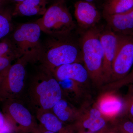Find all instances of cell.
<instances>
[{"label": "cell", "mask_w": 133, "mask_h": 133, "mask_svg": "<svg viewBox=\"0 0 133 133\" xmlns=\"http://www.w3.org/2000/svg\"><path fill=\"white\" fill-rule=\"evenodd\" d=\"M70 34L50 35L42 44L38 62L51 71L63 65L83 62L80 44L70 37Z\"/></svg>", "instance_id": "1"}, {"label": "cell", "mask_w": 133, "mask_h": 133, "mask_svg": "<svg viewBox=\"0 0 133 133\" xmlns=\"http://www.w3.org/2000/svg\"><path fill=\"white\" fill-rule=\"evenodd\" d=\"M31 104L36 110H51L63 97L62 89L52 72L41 66L33 77L29 88Z\"/></svg>", "instance_id": "2"}, {"label": "cell", "mask_w": 133, "mask_h": 133, "mask_svg": "<svg viewBox=\"0 0 133 133\" xmlns=\"http://www.w3.org/2000/svg\"><path fill=\"white\" fill-rule=\"evenodd\" d=\"M99 31L92 28L83 34L80 41L83 61L88 71L92 84L99 88L104 86V56L100 40Z\"/></svg>", "instance_id": "3"}, {"label": "cell", "mask_w": 133, "mask_h": 133, "mask_svg": "<svg viewBox=\"0 0 133 133\" xmlns=\"http://www.w3.org/2000/svg\"><path fill=\"white\" fill-rule=\"evenodd\" d=\"M41 32L36 22L23 23L15 29L10 40L17 59L25 57L29 62H38L42 48Z\"/></svg>", "instance_id": "4"}, {"label": "cell", "mask_w": 133, "mask_h": 133, "mask_svg": "<svg viewBox=\"0 0 133 133\" xmlns=\"http://www.w3.org/2000/svg\"><path fill=\"white\" fill-rule=\"evenodd\" d=\"M65 2H56L35 22L42 31L49 35H61L70 34L74 29L75 24Z\"/></svg>", "instance_id": "5"}, {"label": "cell", "mask_w": 133, "mask_h": 133, "mask_svg": "<svg viewBox=\"0 0 133 133\" xmlns=\"http://www.w3.org/2000/svg\"><path fill=\"white\" fill-rule=\"evenodd\" d=\"M28 62L26 57L20 58L9 68L0 72V101L16 100L21 94L24 88L26 65Z\"/></svg>", "instance_id": "6"}, {"label": "cell", "mask_w": 133, "mask_h": 133, "mask_svg": "<svg viewBox=\"0 0 133 133\" xmlns=\"http://www.w3.org/2000/svg\"><path fill=\"white\" fill-rule=\"evenodd\" d=\"M3 113L14 133H30L38 125L28 108L16 100L6 101Z\"/></svg>", "instance_id": "7"}, {"label": "cell", "mask_w": 133, "mask_h": 133, "mask_svg": "<svg viewBox=\"0 0 133 133\" xmlns=\"http://www.w3.org/2000/svg\"><path fill=\"white\" fill-rule=\"evenodd\" d=\"M133 65V36L119 35L118 45L112 65L110 83L126 77L130 72Z\"/></svg>", "instance_id": "8"}, {"label": "cell", "mask_w": 133, "mask_h": 133, "mask_svg": "<svg viewBox=\"0 0 133 133\" xmlns=\"http://www.w3.org/2000/svg\"><path fill=\"white\" fill-rule=\"evenodd\" d=\"M99 36L104 56L103 72L105 85L111 81L112 65L118 45L119 35L109 29L99 31Z\"/></svg>", "instance_id": "9"}, {"label": "cell", "mask_w": 133, "mask_h": 133, "mask_svg": "<svg viewBox=\"0 0 133 133\" xmlns=\"http://www.w3.org/2000/svg\"><path fill=\"white\" fill-rule=\"evenodd\" d=\"M99 96L94 103L95 106L107 121L115 119L124 114L125 100L115 90H105Z\"/></svg>", "instance_id": "10"}, {"label": "cell", "mask_w": 133, "mask_h": 133, "mask_svg": "<svg viewBox=\"0 0 133 133\" xmlns=\"http://www.w3.org/2000/svg\"><path fill=\"white\" fill-rule=\"evenodd\" d=\"M89 101L80 106V113L73 125L78 128H84L92 132L97 133L105 127L107 120L102 116L95 104Z\"/></svg>", "instance_id": "11"}, {"label": "cell", "mask_w": 133, "mask_h": 133, "mask_svg": "<svg viewBox=\"0 0 133 133\" xmlns=\"http://www.w3.org/2000/svg\"><path fill=\"white\" fill-rule=\"evenodd\" d=\"M57 81L71 79L89 88L91 84L90 75L84 65L76 62L58 66L51 71Z\"/></svg>", "instance_id": "12"}, {"label": "cell", "mask_w": 133, "mask_h": 133, "mask_svg": "<svg viewBox=\"0 0 133 133\" xmlns=\"http://www.w3.org/2000/svg\"><path fill=\"white\" fill-rule=\"evenodd\" d=\"M74 9L77 21L84 28H92L101 19L100 14L93 3L79 0L75 3Z\"/></svg>", "instance_id": "13"}, {"label": "cell", "mask_w": 133, "mask_h": 133, "mask_svg": "<svg viewBox=\"0 0 133 133\" xmlns=\"http://www.w3.org/2000/svg\"><path fill=\"white\" fill-rule=\"evenodd\" d=\"M104 17L110 29L117 35L133 36V7L124 13Z\"/></svg>", "instance_id": "14"}, {"label": "cell", "mask_w": 133, "mask_h": 133, "mask_svg": "<svg viewBox=\"0 0 133 133\" xmlns=\"http://www.w3.org/2000/svg\"><path fill=\"white\" fill-rule=\"evenodd\" d=\"M58 81L62 88L63 97L68 98L70 100L69 101L80 104V106L89 101V96L87 91V89L89 88L71 79Z\"/></svg>", "instance_id": "15"}, {"label": "cell", "mask_w": 133, "mask_h": 133, "mask_svg": "<svg viewBox=\"0 0 133 133\" xmlns=\"http://www.w3.org/2000/svg\"><path fill=\"white\" fill-rule=\"evenodd\" d=\"M47 0H24L16 3L12 13L14 16H30L45 14Z\"/></svg>", "instance_id": "16"}, {"label": "cell", "mask_w": 133, "mask_h": 133, "mask_svg": "<svg viewBox=\"0 0 133 133\" xmlns=\"http://www.w3.org/2000/svg\"><path fill=\"white\" fill-rule=\"evenodd\" d=\"M51 111L64 124L76 122L80 113V107L74 106L64 97L54 106Z\"/></svg>", "instance_id": "17"}, {"label": "cell", "mask_w": 133, "mask_h": 133, "mask_svg": "<svg viewBox=\"0 0 133 133\" xmlns=\"http://www.w3.org/2000/svg\"><path fill=\"white\" fill-rule=\"evenodd\" d=\"M37 118L39 124L48 131L55 133H62L65 127L51 110L36 111Z\"/></svg>", "instance_id": "18"}, {"label": "cell", "mask_w": 133, "mask_h": 133, "mask_svg": "<svg viewBox=\"0 0 133 133\" xmlns=\"http://www.w3.org/2000/svg\"><path fill=\"white\" fill-rule=\"evenodd\" d=\"M133 7V0H107L103 7V16L121 14Z\"/></svg>", "instance_id": "19"}, {"label": "cell", "mask_w": 133, "mask_h": 133, "mask_svg": "<svg viewBox=\"0 0 133 133\" xmlns=\"http://www.w3.org/2000/svg\"><path fill=\"white\" fill-rule=\"evenodd\" d=\"M12 15L8 11L0 10V40L8 35L13 30Z\"/></svg>", "instance_id": "20"}, {"label": "cell", "mask_w": 133, "mask_h": 133, "mask_svg": "<svg viewBox=\"0 0 133 133\" xmlns=\"http://www.w3.org/2000/svg\"><path fill=\"white\" fill-rule=\"evenodd\" d=\"M0 57L17 58L16 53L10 39L6 38L0 42Z\"/></svg>", "instance_id": "21"}, {"label": "cell", "mask_w": 133, "mask_h": 133, "mask_svg": "<svg viewBox=\"0 0 133 133\" xmlns=\"http://www.w3.org/2000/svg\"><path fill=\"white\" fill-rule=\"evenodd\" d=\"M129 84H132L133 86V69L124 78L107 84L105 85V88L107 90H115Z\"/></svg>", "instance_id": "22"}, {"label": "cell", "mask_w": 133, "mask_h": 133, "mask_svg": "<svg viewBox=\"0 0 133 133\" xmlns=\"http://www.w3.org/2000/svg\"><path fill=\"white\" fill-rule=\"evenodd\" d=\"M127 118H122L121 119L119 125V130L120 132L133 133V121L127 116Z\"/></svg>", "instance_id": "23"}, {"label": "cell", "mask_w": 133, "mask_h": 133, "mask_svg": "<svg viewBox=\"0 0 133 133\" xmlns=\"http://www.w3.org/2000/svg\"><path fill=\"white\" fill-rule=\"evenodd\" d=\"M124 100L125 109L124 115L133 121V91L130 90L128 97Z\"/></svg>", "instance_id": "24"}, {"label": "cell", "mask_w": 133, "mask_h": 133, "mask_svg": "<svg viewBox=\"0 0 133 133\" xmlns=\"http://www.w3.org/2000/svg\"><path fill=\"white\" fill-rule=\"evenodd\" d=\"M14 59L12 57H0V72L4 71L11 66V62Z\"/></svg>", "instance_id": "25"}, {"label": "cell", "mask_w": 133, "mask_h": 133, "mask_svg": "<svg viewBox=\"0 0 133 133\" xmlns=\"http://www.w3.org/2000/svg\"><path fill=\"white\" fill-rule=\"evenodd\" d=\"M12 129V127L8 122L3 113L0 111V130Z\"/></svg>", "instance_id": "26"}, {"label": "cell", "mask_w": 133, "mask_h": 133, "mask_svg": "<svg viewBox=\"0 0 133 133\" xmlns=\"http://www.w3.org/2000/svg\"><path fill=\"white\" fill-rule=\"evenodd\" d=\"M30 133H55L53 132L48 131L44 128L43 127L40 125L38 124L37 127L33 130L32 132Z\"/></svg>", "instance_id": "27"}, {"label": "cell", "mask_w": 133, "mask_h": 133, "mask_svg": "<svg viewBox=\"0 0 133 133\" xmlns=\"http://www.w3.org/2000/svg\"><path fill=\"white\" fill-rule=\"evenodd\" d=\"M10 129H7V130H0V133H12L13 131Z\"/></svg>", "instance_id": "28"}, {"label": "cell", "mask_w": 133, "mask_h": 133, "mask_svg": "<svg viewBox=\"0 0 133 133\" xmlns=\"http://www.w3.org/2000/svg\"><path fill=\"white\" fill-rule=\"evenodd\" d=\"M14 2L16 3H18L21 2L23 1L24 0H12Z\"/></svg>", "instance_id": "29"}, {"label": "cell", "mask_w": 133, "mask_h": 133, "mask_svg": "<svg viewBox=\"0 0 133 133\" xmlns=\"http://www.w3.org/2000/svg\"><path fill=\"white\" fill-rule=\"evenodd\" d=\"M81 1H84L87 2H88L92 3H93L95 1V0H81Z\"/></svg>", "instance_id": "30"}, {"label": "cell", "mask_w": 133, "mask_h": 133, "mask_svg": "<svg viewBox=\"0 0 133 133\" xmlns=\"http://www.w3.org/2000/svg\"><path fill=\"white\" fill-rule=\"evenodd\" d=\"M3 2H4V0H0V10H1V8L3 4Z\"/></svg>", "instance_id": "31"}, {"label": "cell", "mask_w": 133, "mask_h": 133, "mask_svg": "<svg viewBox=\"0 0 133 133\" xmlns=\"http://www.w3.org/2000/svg\"><path fill=\"white\" fill-rule=\"evenodd\" d=\"M56 2H57L62 1H65V0H56Z\"/></svg>", "instance_id": "32"}, {"label": "cell", "mask_w": 133, "mask_h": 133, "mask_svg": "<svg viewBox=\"0 0 133 133\" xmlns=\"http://www.w3.org/2000/svg\"><path fill=\"white\" fill-rule=\"evenodd\" d=\"M130 90L132 91H133V86L132 87V88H131V90Z\"/></svg>", "instance_id": "33"}, {"label": "cell", "mask_w": 133, "mask_h": 133, "mask_svg": "<svg viewBox=\"0 0 133 133\" xmlns=\"http://www.w3.org/2000/svg\"><path fill=\"white\" fill-rule=\"evenodd\" d=\"M120 133H126V132H120Z\"/></svg>", "instance_id": "34"}, {"label": "cell", "mask_w": 133, "mask_h": 133, "mask_svg": "<svg viewBox=\"0 0 133 133\" xmlns=\"http://www.w3.org/2000/svg\"></svg>", "instance_id": "35"}]
</instances>
